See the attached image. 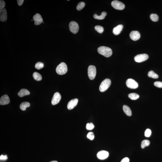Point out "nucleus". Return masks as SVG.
<instances>
[{
    "label": "nucleus",
    "mask_w": 162,
    "mask_h": 162,
    "mask_svg": "<svg viewBox=\"0 0 162 162\" xmlns=\"http://www.w3.org/2000/svg\"><path fill=\"white\" fill-rule=\"evenodd\" d=\"M98 51L100 54L106 58H109L112 55V51L111 49L105 46L100 47L98 48Z\"/></svg>",
    "instance_id": "f257e3e1"
},
{
    "label": "nucleus",
    "mask_w": 162,
    "mask_h": 162,
    "mask_svg": "<svg viewBox=\"0 0 162 162\" xmlns=\"http://www.w3.org/2000/svg\"><path fill=\"white\" fill-rule=\"evenodd\" d=\"M67 71L68 68L67 65L64 62L60 63L56 68L57 73L60 75L65 74L67 73Z\"/></svg>",
    "instance_id": "f03ea898"
},
{
    "label": "nucleus",
    "mask_w": 162,
    "mask_h": 162,
    "mask_svg": "<svg viewBox=\"0 0 162 162\" xmlns=\"http://www.w3.org/2000/svg\"><path fill=\"white\" fill-rule=\"evenodd\" d=\"M111 83V80L108 78L103 81L99 86V89L101 92H104L107 90L110 86Z\"/></svg>",
    "instance_id": "7ed1b4c3"
},
{
    "label": "nucleus",
    "mask_w": 162,
    "mask_h": 162,
    "mask_svg": "<svg viewBox=\"0 0 162 162\" xmlns=\"http://www.w3.org/2000/svg\"><path fill=\"white\" fill-rule=\"evenodd\" d=\"M96 73V67L94 65H89L88 69V74L89 79L91 80H94L95 78Z\"/></svg>",
    "instance_id": "20e7f679"
},
{
    "label": "nucleus",
    "mask_w": 162,
    "mask_h": 162,
    "mask_svg": "<svg viewBox=\"0 0 162 162\" xmlns=\"http://www.w3.org/2000/svg\"><path fill=\"white\" fill-rule=\"evenodd\" d=\"M111 4L114 9L118 10H122L125 8V5L123 3L118 1H113Z\"/></svg>",
    "instance_id": "39448f33"
},
{
    "label": "nucleus",
    "mask_w": 162,
    "mask_h": 162,
    "mask_svg": "<svg viewBox=\"0 0 162 162\" xmlns=\"http://www.w3.org/2000/svg\"><path fill=\"white\" fill-rule=\"evenodd\" d=\"M69 29L71 32L74 34H76L79 30V27L78 24L74 21H71L70 23Z\"/></svg>",
    "instance_id": "423d86ee"
},
{
    "label": "nucleus",
    "mask_w": 162,
    "mask_h": 162,
    "mask_svg": "<svg viewBox=\"0 0 162 162\" xmlns=\"http://www.w3.org/2000/svg\"><path fill=\"white\" fill-rule=\"evenodd\" d=\"M149 56L146 54H142L137 55L134 58V60L137 63H141L148 59Z\"/></svg>",
    "instance_id": "0eeeda50"
},
{
    "label": "nucleus",
    "mask_w": 162,
    "mask_h": 162,
    "mask_svg": "<svg viewBox=\"0 0 162 162\" xmlns=\"http://www.w3.org/2000/svg\"><path fill=\"white\" fill-rule=\"evenodd\" d=\"M126 85L128 87L132 89H135L138 87V83L135 80L130 78L126 81Z\"/></svg>",
    "instance_id": "6e6552de"
},
{
    "label": "nucleus",
    "mask_w": 162,
    "mask_h": 162,
    "mask_svg": "<svg viewBox=\"0 0 162 162\" xmlns=\"http://www.w3.org/2000/svg\"><path fill=\"white\" fill-rule=\"evenodd\" d=\"M61 95L58 92H56L54 94L52 99L51 103L53 105H55L58 104L61 100Z\"/></svg>",
    "instance_id": "1a4fd4ad"
},
{
    "label": "nucleus",
    "mask_w": 162,
    "mask_h": 162,
    "mask_svg": "<svg viewBox=\"0 0 162 162\" xmlns=\"http://www.w3.org/2000/svg\"><path fill=\"white\" fill-rule=\"evenodd\" d=\"M109 152L105 150H101L97 153V156L98 158L100 160H104L109 157Z\"/></svg>",
    "instance_id": "9d476101"
},
{
    "label": "nucleus",
    "mask_w": 162,
    "mask_h": 162,
    "mask_svg": "<svg viewBox=\"0 0 162 162\" xmlns=\"http://www.w3.org/2000/svg\"><path fill=\"white\" fill-rule=\"evenodd\" d=\"M33 20L35 22L34 24L36 25H40L43 22V20L40 14L37 13L33 17Z\"/></svg>",
    "instance_id": "9b49d317"
},
{
    "label": "nucleus",
    "mask_w": 162,
    "mask_h": 162,
    "mask_svg": "<svg viewBox=\"0 0 162 162\" xmlns=\"http://www.w3.org/2000/svg\"><path fill=\"white\" fill-rule=\"evenodd\" d=\"M7 19V11L5 8L0 10V20L2 22H5Z\"/></svg>",
    "instance_id": "f8f14e48"
},
{
    "label": "nucleus",
    "mask_w": 162,
    "mask_h": 162,
    "mask_svg": "<svg viewBox=\"0 0 162 162\" xmlns=\"http://www.w3.org/2000/svg\"><path fill=\"white\" fill-rule=\"evenodd\" d=\"M131 39L133 41H137L139 40L140 37L139 32L137 31H132L130 34Z\"/></svg>",
    "instance_id": "ddd939ff"
},
{
    "label": "nucleus",
    "mask_w": 162,
    "mask_h": 162,
    "mask_svg": "<svg viewBox=\"0 0 162 162\" xmlns=\"http://www.w3.org/2000/svg\"><path fill=\"white\" fill-rule=\"evenodd\" d=\"M10 100L7 95H5L2 96L0 99V104L5 105L9 103Z\"/></svg>",
    "instance_id": "4468645a"
},
{
    "label": "nucleus",
    "mask_w": 162,
    "mask_h": 162,
    "mask_svg": "<svg viewBox=\"0 0 162 162\" xmlns=\"http://www.w3.org/2000/svg\"><path fill=\"white\" fill-rule=\"evenodd\" d=\"M78 101L77 99H74L70 100L67 105L68 109L70 110L74 109L77 104Z\"/></svg>",
    "instance_id": "2eb2a0df"
},
{
    "label": "nucleus",
    "mask_w": 162,
    "mask_h": 162,
    "mask_svg": "<svg viewBox=\"0 0 162 162\" xmlns=\"http://www.w3.org/2000/svg\"><path fill=\"white\" fill-rule=\"evenodd\" d=\"M123 28V26L122 24L118 25L114 27L113 29V33L114 35H118L120 33L121 31L122 30Z\"/></svg>",
    "instance_id": "dca6fc26"
},
{
    "label": "nucleus",
    "mask_w": 162,
    "mask_h": 162,
    "mask_svg": "<svg viewBox=\"0 0 162 162\" xmlns=\"http://www.w3.org/2000/svg\"><path fill=\"white\" fill-rule=\"evenodd\" d=\"M30 94V93L28 90L26 89H22L20 90L18 93V95L19 97H23L25 96L28 95Z\"/></svg>",
    "instance_id": "f3484780"
},
{
    "label": "nucleus",
    "mask_w": 162,
    "mask_h": 162,
    "mask_svg": "<svg viewBox=\"0 0 162 162\" xmlns=\"http://www.w3.org/2000/svg\"><path fill=\"white\" fill-rule=\"evenodd\" d=\"M123 109L124 113L128 116H131L132 115V111L130 108L128 106L124 105L123 106Z\"/></svg>",
    "instance_id": "a211bd4d"
},
{
    "label": "nucleus",
    "mask_w": 162,
    "mask_h": 162,
    "mask_svg": "<svg viewBox=\"0 0 162 162\" xmlns=\"http://www.w3.org/2000/svg\"><path fill=\"white\" fill-rule=\"evenodd\" d=\"M107 13L105 12V11H103V12L101 13L100 15H98L96 14H94V17L95 19L101 20L104 19L105 16L107 15Z\"/></svg>",
    "instance_id": "6ab92c4d"
},
{
    "label": "nucleus",
    "mask_w": 162,
    "mask_h": 162,
    "mask_svg": "<svg viewBox=\"0 0 162 162\" xmlns=\"http://www.w3.org/2000/svg\"><path fill=\"white\" fill-rule=\"evenodd\" d=\"M30 104L28 102H22L20 104V109L22 111L26 110V108L30 106Z\"/></svg>",
    "instance_id": "aec40b11"
},
{
    "label": "nucleus",
    "mask_w": 162,
    "mask_h": 162,
    "mask_svg": "<svg viewBox=\"0 0 162 162\" xmlns=\"http://www.w3.org/2000/svg\"><path fill=\"white\" fill-rule=\"evenodd\" d=\"M128 97L132 100H135L139 97V96L138 94L135 93H132L129 94Z\"/></svg>",
    "instance_id": "412c9836"
},
{
    "label": "nucleus",
    "mask_w": 162,
    "mask_h": 162,
    "mask_svg": "<svg viewBox=\"0 0 162 162\" xmlns=\"http://www.w3.org/2000/svg\"><path fill=\"white\" fill-rule=\"evenodd\" d=\"M33 77L34 79L37 80V81H40L42 79L41 75L37 72H35L33 73Z\"/></svg>",
    "instance_id": "4be33fe9"
},
{
    "label": "nucleus",
    "mask_w": 162,
    "mask_h": 162,
    "mask_svg": "<svg viewBox=\"0 0 162 162\" xmlns=\"http://www.w3.org/2000/svg\"><path fill=\"white\" fill-rule=\"evenodd\" d=\"M148 76L149 77L153 78H158V75L153 71H150L148 72Z\"/></svg>",
    "instance_id": "5701e85b"
},
{
    "label": "nucleus",
    "mask_w": 162,
    "mask_h": 162,
    "mask_svg": "<svg viewBox=\"0 0 162 162\" xmlns=\"http://www.w3.org/2000/svg\"><path fill=\"white\" fill-rule=\"evenodd\" d=\"M150 142L148 140H145L141 142V146L142 149H143L145 147L148 146L149 145Z\"/></svg>",
    "instance_id": "b1692460"
},
{
    "label": "nucleus",
    "mask_w": 162,
    "mask_h": 162,
    "mask_svg": "<svg viewBox=\"0 0 162 162\" xmlns=\"http://www.w3.org/2000/svg\"><path fill=\"white\" fill-rule=\"evenodd\" d=\"M150 18L151 20L154 22H156L158 20V16L156 14H150Z\"/></svg>",
    "instance_id": "393cba45"
},
{
    "label": "nucleus",
    "mask_w": 162,
    "mask_h": 162,
    "mask_svg": "<svg viewBox=\"0 0 162 162\" xmlns=\"http://www.w3.org/2000/svg\"><path fill=\"white\" fill-rule=\"evenodd\" d=\"M95 29L96 31L99 33H101L104 32V29L102 26L99 25H97L95 27Z\"/></svg>",
    "instance_id": "a878e982"
},
{
    "label": "nucleus",
    "mask_w": 162,
    "mask_h": 162,
    "mask_svg": "<svg viewBox=\"0 0 162 162\" xmlns=\"http://www.w3.org/2000/svg\"><path fill=\"white\" fill-rule=\"evenodd\" d=\"M85 3L83 2H80L77 6L76 9L78 11H80L83 9L85 6Z\"/></svg>",
    "instance_id": "bb28decb"
},
{
    "label": "nucleus",
    "mask_w": 162,
    "mask_h": 162,
    "mask_svg": "<svg viewBox=\"0 0 162 162\" xmlns=\"http://www.w3.org/2000/svg\"><path fill=\"white\" fill-rule=\"evenodd\" d=\"M44 67V64L42 62H39L36 64L35 67L37 69L40 70L43 68Z\"/></svg>",
    "instance_id": "cd10ccee"
},
{
    "label": "nucleus",
    "mask_w": 162,
    "mask_h": 162,
    "mask_svg": "<svg viewBox=\"0 0 162 162\" xmlns=\"http://www.w3.org/2000/svg\"><path fill=\"white\" fill-rule=\"evenodd\" d=\"M86 128L88 130H92L94 128V125L92 123H88L86 124Z\"/></svg>",
    "instance_id": "c85d7f7f"
},
{
    "label": "nucleus",
    "mask_w": 162,
    "mask_h": 162,
    "mask_svg": "<svg viewBox=\"0 0 162 162\" xmlns=\"http://www.w3.org/2000/svg\"><path fill=\"white\" fill-rule=\"evenodd\" d=\"M87 137L89 139L93 140L94 139L95 137V136L94 133L92 132H89L87 135Z\"/></svg>",
    "instance_id": "c756f323"
},
{
    "label": "nucleus",
    "mask_w": 162,
    "mask_h": 162,
    "mask_svg": "<svg viewBox=\"0 0 162 162\" xmlns=\"http://www.w3.org/2000/svg\"><path fill=\"white\" fill-rule=\"evenodd\" d=\"M152 132L150 129H147L145 130V136L147 137H150L151 135Z\"/></svg>",
    "instance_id": "7c9ffc66"
},
{
    "label": "nucleus",
    "mask_w": 162,
    "mask_h": 162,
    "mask_svg": "<svg viewBox=\"0 0 162 162\" xmlns=\"http://www.w3.org/2000/svg\"><path fill=\"white\" fill-rule=\"evenodd\" d=\"M154 86L157 87L162 88V82L161 81H156L154 83Z\"/></svg>",
    "instance_id": "2f4dec72"
},
{
    "label": "nucleus",
    "mask_w": 162,
    "mask_h": 162,
    "mask_svg": "<svg viewBox=\"0 0 162 162\" xmlns=\"http://www.w3.org/2000/svg\"><path fill=\"white\" fill-rule=\"evenodd\" d=\"M5 6L6 4L4 1L1 0L0 1V10L4 9Z\"/></svg>",
    "instance_id": "473e14b6"
},
{
    "label": "nucleus",
    "mask_w": 162,
    "mask_h": 162,
    "mask_svg": "<svg viewBox=\"0 0 162 162\" xmlns=\"http://www.w3.org/2000/svg\"><path fill=\"white\" fill-rule=\"evenodd\" d=\"M8 157L7 155H1L0 156V159L1 160H6L7 159Z\"/></svg>",
    "instance_id": "72a5a7b5"
},
{
    "label": "nucleus",
    "mask_w": 162,
    "mask_h": 162,
    "mask_svg": "<svg viewBox=\"0 0 162 162\" xmlns=\"http://www.w3.org/2000/svg\"><path fill=\"white\" fill-rule=\"evenodd\" d=\"M17 1L18 5L20 6L22 5L24 1V0H17Z\"/></svg>",
    "instance_id": "f704fd0d"
},
{
    "label": "nucleus",
    "mask_w": 162,
    "mask_h": 162,
    "mask_svg": "<svg viewBox=\"0 0 162 162\" xmlns=\"http://www.w3.org/2000/svg\"><path fill=\"white\" fill-rule=\"evenodd\" d=\"M121 162H130V159L128 157L124 158L122 160Z\"/></svg>",
    "instance_id": "c9c22d12"
},
{
    "label": "nucleus",
    "mask_w": 162,
    "mask_h": 162,
    "mask_svg": "<svg viewBox=\"0 0 162 162\" xmlns=\"http://www.w3.org/2000/svg\"><path fill=\"white\" fill-rule=\"evenodd\" d=\"M50 162H58L56 161H50Z\"/></svg>",
    "instance_id": "e433bc0d"
}]
</instances>
